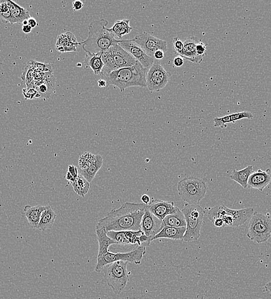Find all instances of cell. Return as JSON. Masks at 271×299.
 I'll use <instances>...</instances> for the list:
<instances>
[{"instance_id": "cell-40", "label": "cell", "mask_w": 271, "mask_h": 299, "mask_svg": "<svg viewBox=\"0 0 271 299\" xmlns=\"http://www.w3.org/2000/svg\"><path fill=\"white\" fill-rule=\"evenodd\" d=\"M68 172L71 174L73 177L75 178L79 175L78 169L74 165H69L68 167Z\"/></svg>"}, {"instance_id": "cell-35", "label": "cell", "mask_w": 271, "mask_h": 299, "mask_svg": "<svg viewBox=\"0 0 271 299\" xmlns=\"http://www.w3.org/2000/svg\"><path fill=\"white\" fill-rule=\"evenodd\" d=\"M227 116L228 118V123H234L236 121H238V120L242 119L252 120L254 118L253 115L248 111L239 112V113H235Z\"/></svg>"}, {"instance_id": "cell-11", "label": "cell", "mask_w": 271, "mask_h": 299, "mask_svg": "<svg viewBox=\"0 0 271 299\" xmlns=\"http://www.w3.org/2000/svg\"><path fill=\"white\" fill-rule=\"evenodd\" d=\"M133 41L141 47L147 55L153 58L154 53L158 50H162L164 52L168 50L167 42L146 32L138 35L134 37Z\"/></svg>"}, {"instance_id": "cell-12", "label": "cell", "mask_w": 271, "mask_h": 299, "mask_svg": "<svg viewBox=\"0 0 271 299\" xmlns=\"http://www.w3.org/2000/svg\"><path fill=\"white\" fill-rule=\"evenodd\" d=\"M118 44L147 70L152 67L156 61L154 58L147 55L141 47L133 40H122Z\"/></svg>"}, {"instance_id": "cell-13", "label": "cell", "mask_w": 271, "mask_h": 299, "mask_svg": "<svg viewBox=\"0 0 271 299\" xmlns=\"http://www.w3.org/2000/svg\"><path fill=\"white\" fill-rule=\"evenodd\" d=\"M141 226V230L146 236L152 239L153 241L155 236L164 227V224L163 220L152 214L146 207L145 214L142 217Z\"/></svg>"}, {"instance_id": "cell-23", "label": "cell", "mask_w": 271, "mask_h": 299, "mask_svg": "<svg viewBox=\"0 0 271 299\" xmlns=\"http://www.w3.org/2000/svg\"><path fill=\"white\" fill-rule=\"evenodd\" d=\"M96 234L99 244L98 257L107 253L108 252V247L112 244H118L117 242L107 235V231L103 227L96 228Z\"/></svg>"}, {"instance_id": "cell-9", "label": "cell", "mask_w": 271, "mask_h": 299, "mask_svg": "<svg viewBox=\"0 0 271 299\" xmlns=\"http://www.w3.org/2000/svg\"><path fill=\"white\" fill-rule=\"evenodd\" d=\"M146 253V247L142 246H137L133 250L127 253H113L108 251L105 254L97 257V263L95 270L99 273L108 264L117 261H124L132 263L135 265H140Z\"/></svg>"}, {"instance_id": "cell-21", "label": "cell", "mask_w": 271, "mask_h": 299, "mask_svg": "<svg viewBox=\"0 0 271 299\" xmlns=\"http://www.w3.org/2000/svg\"><path fill=\"white\" fill-rule=\"evenodd\" d=\"M80 45L77 42L76 39L73 35L69 32L62 34L58 38L57 42V48L60 52H76V47Z\"/></svg>"}, {"instance_id": "cell-39", "label": "cell", "mask_w": 271, "mask_h": 299, "mask_svg": "<svg viewBox=\"0 0 271 299\" xmlns=\"http://www.w3.org/2000/svg\"><path fill=\"white\" fill-rule=\"evenodd\" d=\"M173 44L174 53L176 54L177 55H179L183 49L184 42L181 41L179 38L176 37L173 39Z\"/></svg>"}, {"instance_id": "cell-50", "label": "cell", "mask_w": 271, "mask_h": 299, "mask_svg": "<svg viewBox=\"0 0 271 299\" xmlns=\"http://www.w3.org/2000/svg\"><path fill=\"white\" fill-rule=\"evenodd\" d=\"M265 289L267 292L271 294V281L267 283L265 285Z\"/></svg>"}, {"instance_id": "cell-33", "label": "cell", "mask_w": 271, "mask_h": 299, "mask_svg": "<svg viewBox=\"0 0 271 299\" xmlns=\"http://www.w3.org/2000/svg\"><path fill=\"white\" fill-rule=\"evenodd\" d=\"M22 78L23 81L27 85V88L33 87L35 79V70L30 62L25 66Z\"/></svg>"}, {"instance_id": "cell-46", "label": "cell", "mask_w": 271, "mask_h": 299, "mask_svg": "<svg viewBox=\"0 0 271 299\" xmlns=\"http://www.w3.org/2000/svg\"><path fill=\"white\" fill-rule=\"evenodd\" d=\"M141 200L143 202V203H144L146 205H149L151 201V199L150 196L147 195H144L142 196Z\"/></svg>"}, {"instance_id": "cell-1", "label": "cell", "mask_w": 271, "mask_h": 299, "mask_svg": "<svg viewBox=\"0 0 271 299\" xmlns=\"http://www.w3.org/2000/svg\"><path fill=\"white\" fill-rule=\"evenodd\" d=\"M147 205L144 203H123L118 209H113L100 219L96 228L103 227L106 231H139Z\"/></svg>"}, {"instance_id": "cell-22", "label": "cell", "mask_w": 271, "mask_h": 299, "mask_svg": "<svg viewBox=\"0 0 271 299\" xmlns=\"http://www.w3.org/2000/svg\"><path fill=\"white\" fill-rule=\"evenodd\" d=\"M186 231V227H174L165 226L162 230L155 236L154 239H169L175 240H183Z\"/></svg>"}, {"instance_id": "cell-42", "label": "cell", "mask_w": 271, "mask_h": 299, "mask_svg": "<svg viewBox=\"0 0 271 299\" xmlns=\"http://www.w3.org/2000/svg\"><path fill=\"white\" fill-rule=\"evenodd\" d=\"M173 63L176 67L180 68L183 67L184 63V60L180 56L176 57L174 59Z\"/></svg>"}, {"instance_id": "cell-26", "label": "cell", "mask_w": 271, "mask_h": 299, "mask_svg": "<svg viewBox=\"0 0 271 299\" xmlns=\"http://www.w3.org/2000/svg\"><path fill=\"white\" fill-rule=\"evenodd\" d=\"M253 173V166L249 165L241 170L234 169L229 177L231 180L237 182L242 188L246 189L249 178Z\"/></svg>"}, {"instance_id": "cell-18", "label": "cell", "mask_w": 271, "mask_h": 299, "mask_svg": "<svg viewBox=\"0 0 271 299\" xmlns=\"http://www.w3.org/2000/svg\"><path fill=\"white\" fill-rule=\"evenodd\" d=\"M54 85H55V79L52 75H50L43 79L34 81L33 88L36 89L40 93L41 98H48L54 90Z\"/></svg>"}, {"instance_id": "cell-24", "label": "cell", "mask_w": 271, "mask_h": 299, "mask_svg": "<svg viewBox=\"0 0 271 299\" xmlns=\"http://www.w3.org/2000/svg\"><path fill=\"white\" fill-rule=\"evenodd\" d=\"M228 212L234 219V228L238 227L245 224L253 215L254 209L251 207L241 209L228 208Z\"/></svg>"}, {"instance_id": "cell-32", "label": "cell", "mask_w": 271, "mask_h": 299, "mask_svg": "<svg viewBox=\"0 0 271 299\" xmlns=\"http://www.w3.org/2000/svg\"><path fill=\"white\" fill-rule=\"evenodd\" d=\"M0 21L4 23H10L11 25L18 23L17 19L12 15L6 0H0Z\"/></svg>"}, {"instance_id": "cell-43", "label": "cell", "mask_w": 271, "mask_h": 299, "mask_svg": "<svg viewBox=\"0 0 271 299\" xmlns=\"http://www.w3.org/2000/svg\"><path fill=\"white\" fill-rule=\"evenodd\" d=\"M165 57V52H163L162 50H158L156 53H154V59L157 60H161L163 59Z\"/></svg>"}, {"instance_id": "cell-17", "label": "cell", "mask_w": 271, "mask_h": 299, "mask_svg": "<svg viewBox=\"0 0 271 299\" xmlns=\"http://www.w3.org/2000/svg\"><path fill=\"white\" fill-rule=\"evenodd\" d=\"M201 40L198 38L191 37L184 42V48L179 56L184 60H188L196 64H200L202 62V58L198 56L196 52V46Z\"/></svg>"}, {"instance_id": "cell-31", "label": "cell", "mask_w": 271, "mask_h": 299, "mask_svg": "<svg viewBox=\"0 0 271 299\" xmlns=\"http://www.w3.org/2000/svg\"><path fill=\"white\" fill-rule=\"evenodd\" d=\"M86 178L81 174H79L76 180L71 182V184L75 192L79 196L84 197L90 189V184Z\"/></svg>"}, {"instance_id": "cell-36", "label": "cell", "mask_w": 271, "mask_h": 299, "mask_svg": "<svg viewBox=\"0 0 271 299\" xmlns=\"http://www.w3.org/2000/svg\"><path fill=\"white\" fill-rule=\"evenodd\" d=\"M30 63L32 65L34 70H36L38 72L42 73H53L52 65L50 64L39 63V62L33 61H30Z\"/></svg>"}, {"instance_id": "cell-15", "label": "cell", "mask_w": 271, "mask_h": 299, "mask_svg": "<svg viewBox=\"0 0 271 299\" xmlns=\"http://www.w3.org/2000/svg\"><path fill=\"white\" fill-rule=\"evenodd\" d=\"M147 208L152 214L161 220H164L166 216L175 212L177 209L173 201L154 199L147 205Z\"/></svg>"}, {"instance_id": "cell-10", "label": "cell", "mask_w": 271, "mask_h": 299, "mask_svg": "<svg viewBox=\"0 0 271 299\" xmlns=\"http://www.w3.org/2000/svg\"><path fill=\"white\" fill-rule=\"evenodd\" d=\"M170 76L171 74L166 71L160 62L156 61L147 71V87L151 92H160L167 85Z\"/></svg>"}, {"instance_id": "cell-27", "label": "cell", "mask_w": 271, "mask_h": 299, "mask_svg": "<svg viewBox=\"0 0 271 299\" xmlns=\"http://www.w3.org/2000/svg\"><path fill=\"white\" fill-rule=\"evenodd\" d=\"M165 226L184 227L187 226L185 217L183 212L177 207L175 212L168 215L163 220Z\"/></svg>"}, {"instance_id": "cell-48", "label": "cell", "mask_w": 271, "mask_h": 299, "mask_svg": "<svg viewBox=\"0 0 271 299\" xmlns=\"http://www.w3.org/2000/svg\"><path fill=\"white\" fill-rule=\"evenodd\" d=\"M98 85L99 88H105L107 86V81L100 79L98 81Z\"/></svg>"}, {"instance_id": "cell-49", "label": "cell", "mask_w": 271, "mask_h": 299, "mask_svg": "<svg viewBox=\"0 0 271 299\" xmlns=\"http://www.w3.org/2000/svg\"><path fill=\"white\" fill-rule=\"evenodd\" d=\"M66 179L70 182L71 183V182L76 180V178L74 177H73L71 174L68 172L67 174H66Z\"/></svg>"}, {"instance_id": "cell-38", "label": "cell", "mask_w": 271, "mask_h": 299, "mask_svg": "<svg viewBox=\"0 0 271 299\" xmlns=\"http://www.w3.org/2000/svg\"><path fill=\"white\" fill-rule=\"evenodd\" d=\"M207 51V46L201 41L196 45V52L198 56L201 58L203 59V58L206 56Z\"/></svg>"}, {"instance_id": "cell-3", "label": "cell", "mask_w": 271, "mask_h": 299, "mask_svg": "<svg viewBox=\"0 0 271 299\" xmlns=\"http://www.w3.org/2000/svg\"><path fill=\"white\" fill-rule=\"evenodd\" d=\"M147 70L138 61L132 67L120 69L106 76L107 84L117 87L123 92L126 88L147 87Z\"/></svg>"}, {"instance_id": "cell-19", "label": "cell", "mask_w": 271, "mask_h": 299, "mask_svg": "<svg viewBox=\"0 0 271 299\" xmlns=\"http://www.w3.org/2000/svg\"><path fill=\"white\" fill-rule=\"evenodd\" d=\"M46 206L43 205H37V206H30L26 205L23 209V215L25 216L31 227L37 229L41 219L42 212L46 209Z\"/></svg>"}, {"instance_id": "cell-51", "label": "cell", "mask_w": 271, "mask_h": 299, "mask_svg": "<svg viewBox=\"0 0 271 299\" xmlns=\"http://www.w3.org/2000/svg\"><path fill=\"white\" fill-rule=\"evenodd\" d=\"M22 24L23 25V26L28 25V20L23 21Z\"/></svg>"}, {"instance_id": "cell-7", "label": "cell", "mask_w": 271, "mask_h": 299, "mask_svg": "<svg viewBox=\"0 0 271 299\" xmlns=\"http://www.w3.org/2000/svg\"><path fill=\"white\" fill-rule=\"evenodd\" d=\"M185 217L186 231L183 241L191 242L199 239L205 212L200 205L186 203L182 209Z\"/></svg>"}, {"instance_id": "cell-4", "label": "cell", "mask_w": 271, "mask_h": 299, "mask_svg": "<svg viewBox=\"0 0 271 299\" xmlns=\"http://www.w3.org/2000/svg\"><path fill=\"white\" fill-rule=\"evenodd\" d=\"M102 59L104 63L102 76L104 77L117 70L132 67L138 62L118 44L103 52Z\"/></svg>"}, {"instance_id": "cell-14", "label": "cell", "mask_w": 271, "mask_h": 299, "mask_svg": "<svg viewBox=\"0 0 271 299\" xmlns=\"http://www.w3.org/2000/svg\"><path fill=\"white\" fill-rule=\"evenodd\" d=\"M143 232L139 231H107V234L109 237L117 242L118 244L123 245L141 246V236Z\"/></svg>"}, {"instance_id": "cell-16", "label": "cell", "mask_w": 271, "mask_h": 299, "mask_svg": "<svg viewBox=\"0 0 271 299\" xmlns=\"http://www.w3.org/2000/svg\"><path fill=\"white\" fill-rule=\"evenodd\" d=\"M271 185V170L267 169L266 171L258 170L257 172L251 174L247 188L257 189L262 192L266 186Z\"/></svg>"}, {"instance_id": "cell-30", "label": "cell", "mask_w": 271, "mask_h": 299, "mask_svg": "<svg viewBox=\"0 0 271 299\" xmlns=\"http://www.w3.org/2000/svg\"><path fill=\"white\" fill-rule=\"evenodd\" d=\"M130 19H122L121 21H117L114 23L113 27L108 29L111 33L117 37L119 40H121L123 36L129 34L132 31V27L130 26Z\"/></svg>"}, {"instance_id": "cell-6", "label": "cell", "mask_w": 271, "mask_h": 299, "mask_svg": "<svg viewBox=\"0 0 271 299\" xmlns=\"http://www.w3.org/2000/svg\"><path fill=\"white\" fill-rule=\"evenodd\" d=\"M127 263L117 261L104 267L103 281L113 290L115 294H119L125 288L129 281V273L127 271Z\"/></svg>"}, {"instance_id": "cell-34", "label": "cell", "mask_w": 271, "mask_h": 299, "mask_svg": "<svg viewBox=\"0 0 271 299\" xmlns=\"http://www.w3.org/2000/svg\"><path fill=\"white\" fill-rule=\"evenodd\" d=\"M95 160V155L88 152L81 155L79 160V164L81 170H83L90 166Z\"/></svg>"}, {"instance_id": "cell-45", "label": "cell", "mask_w": 271, "mask_h": 299, "mask_svg": "<svg viewBox=\"0 0 271 299\" xmlns=\"http://www.w3.org/2000/svg\"><path fill=\"white\" fill-rule=\"evenodd\" d=\"M28 25H29L33 29L35 27L38 26V23L36 19L33 18H31L28 20Z\"/></svg>"}, {"instance_id": "cell-25", "label": "cell", "mask_w": 271, "mask_h": 299, "mask_svg": "<svg viewBox=\"0 0 271 299\" xmlns=\"http://www.w3.org/2000/svg\"><path fill=\"white\" fill-rule=\"evenodd\" d=\"M57 215L53 210L51 206L47 205L46 209L42 213L40 223L38 224L37 230L45 231L51 230L54 222L56 219Z\"/></svg>"}, {"instance_id": "cell-2", "label": "cell", "mask_w": 271, "mask_h": 299, "mask_svg": "<svg viewBox=\"0 0 271 299\" xmlns=\"http://www.w3.org/2000/svg\"><path fill=\"white\" fill-rule=\"evenodd\" d=\"M108 22L105 19L92 21L88 26V36L86 40L80 43L87 53L100 54L106 52L114 44L122 41L115 39L106 26Z\"/></svg>"}, {"instance_id": "cell-8", "label": "cell", "mask_w": 271, "mask_h": 299, "mask_svg": "<svg viewBox=\"0 0 271 299\" xmlns=\"http://www.w3.org/2000/svg\"><path fill=\"white\" fill-rule=\"evenodd\" d=\"M247 236L258 244L265 243L271 236V218L262 213L254 212L251 216Z\"/></svg>"}, {"instance_id": "cell-37", "label": "cell", "mask_w": 271, "mask_h": 299, "mask_svg": "<svg viewBox=\"0 0 271 299\" xmlns=\"http://www.w3.org/2000/svg\"><path fill=\"white\" fill-rule=\"evenodd\" d=\"M23 92L25 100H32L36 98H41L40 93H39L35 88H27L23 89Z\"/></svg>"}, {"instance_id": "cell-20", "label": "cell", "mask_w": 271, "mask_h": 299, "mask_svg": "<svg viewBox=\"0 0 271 299\" xmlns=\"http://www.w3.org/2000/svg\"><path fill=\"white\" fill-rule=\"evenodd\" d=\"M102 53H87L84 59V65L86 68H91L95 76H101L104 67L102 59Z\"/></svg>"}, {"instance_id": "cell-29", "label": "cell", "mask_w": 271, "mask_h": 299, "mask_svg": "<svg viewBox=\"0 0 271 299\" xmlns=\"http://www.w3.org/2000/svg\"><path fill=\"white\" fill-rule=\"evenodd\" d=\"M6 3L10 8L12 15L17 19L19 24H22L23 21L29 20L32 18L28 10L24 9L11 0H6Z\"/></svg>"}, {"instance_id": "cell-28", "label": "cell", "mask_w": 271, "mask_h": 299, "mask_svg": "<svg viewBox=\"0 0 271 299\" xmlns=\"http://www.w3.org/2000/svg\"><path fill=\"white\" fill-rule=\"evenodd\" d=\"M103 163V160L101 155H95L94 162L87 168L81 170L80 174L90 183L94 180L98 171L102 168Z\"/></svg>"}, {"instance_id": "cell-5", "label": "cell", "mask_w": 271, "mask_h": 299, "mask_svg": "<svg viewBox=\"0 0 271 299\" xmlns=\"http://www.w3.org/2000/svg\"><path fill=\"white\" fill-rule=\"evenodd\" d=\"M177 191L181 199L186 203L199 205L206 195L207 185L199 178L189 176L179 182Z\"/></svg>"}, {"instance_id": "cell-41", "label": "cell", "mask_w": 271, "mask_h": 299, "mask_svg": "<svg viewBox=\"0 0 271 299\" xmlns=\"http://www.w3.org/2000/svg\"><path fill=\"white\" fill-rule=\"evenodd\" d=\"M83 3L79 1V0H76V1H75L72 3V7L73 11H80L83 9Z\"/></svg>"}, {"instance_id": "cell-44", "label": "cell", "mask_w": 271, "mask_h": 299, "mask_svg": "<svg viewBox=\"0 0 271 299\" xmlns=\"http://www.w3.org/2000/svg\"><path fill=\"white\" fill-rule=\"evenodd\" d=\"M212 224H214L216 228L224 227L223 220L220 218L215 219L214 222H212Z\"/></svg>"}, {"instance_id": "cell-47", "label": "cell", "mask_w": 271, "mask_h": 299, "mask_svg": "<svg viewBox=\"0 0 271 299\" xmlns=\"http://www.w3.org/2000/svg\"><path fill=\"white\" fill-rule=\"evenodd\" d=\"M33 29L29 25L23 26L22 31L25 34H30L32 32Z\"/></svg>"}]
</instances>
